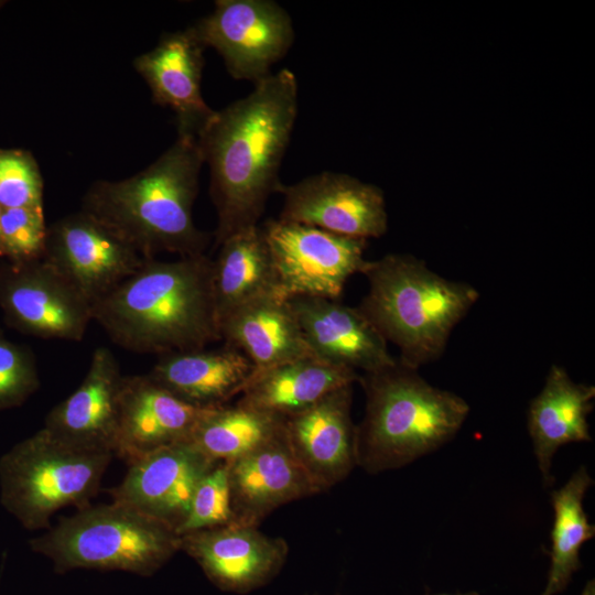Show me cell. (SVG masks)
<instances>
[{"instance_id":"6da1fadb","label":"cell","mask_w":595,"mask_h":595,"mask_svg":"<svg viewBox=\"0 0 595 595\" xmlns=\"http://www.w3.org/2000/svg\"><path fill=\"white\" fill-rule=\"evenodd\" d=\"M298 82L290 69L270 74L253 90L215 110L197 134L208 165L209 194L217 214L215 248L258 225L278 193L282 159L298 117Z\"/></svg>"},{"instance_id":"7a4b0ae2","label":"cell","mask_w":595,"mask_h":595,"mask_svg":"<svg viewBox=\"0 0 595 595\" xmlns=\"http://www.w3.org/2000/svg\"><path fill=\"white\" fill-rule=\"evenodd\" d=\"M213 260L148 258L139 270L91 305L118 346L159 356L221 340L213 292Z\"/></svg>"},{"instance_id":"3957f363","label":"cell","mask_w":595,"mask_h":595,"mask_svg":"<svg viewBox=\"0 0 595 595\" xmlns=\"http://www.w3.org/2000/svg\"><path fill=\"white\" fill-rule=\"evenodd\" d=\"M203 155L197 139L177 134L153 163L121 181H97L83 197V212L136 247L145 258L160 252L203 255L212 235L197 228L193 206Z\"/></svg>"},{"instance_id":"277c9868","label":"cell","mask_w":595,"mask_h":595,"mask_svg":"<svg viewBox=\"0 0 595 595\" xmlns=\"http://www.w3.org/2000/svg\"><path fill=\"white\" fill-rule=\"evenodd\" d=\"M361 273L368 292L358 310L398 347V360L414 369L442 356L452 331L479 299L473 285L439 275L412 255L367 260Z\"/></svg>"},{"instance_id":"5b68a950","label":"cell","mask_w":595,"mask_h":595,"mask_svg":"<svg viewBox=\"0 0 595 595\" xmlns=\"http://www.w3.org/2000/svg\"><path fill=\"white\" fill-rule=\"evenodd\" d=\"M358 382L366 409L356 425L357 466L369 474L405 466L440 448L457 434L469 412L463 398L430 385L398 358L360 375Z\"/></svg>"},{"instance_id":"8992f818","label":"cell","mask_w":595,"mask_h":595,"mask_svg":"<svg viewBox=\"0 0 595 595\" xmlns=\"http://www.w3.org/2000/svg\"><path fill=\"white\" fill-rule=\"evenodd\" d=\"M57 573L76 569L123 571L149 576L177 551L170 526L117 501L87 506L30 540Z\"/></svg>"},{"instance_id":"52a82bcc","label":"cell","mask_w":595,"mask_h":595,"mask_svg":"<svg viewBox=\"0 0 595 595\" xmlns=\"http://www.w3.org/2000/svg\"><path fill=\"white\" fill-rule=\"evenodd\" d=\"M112 457L64 444L42 428L0 458L1 504L25 529H48L60 509L89 506Z\"/></svg>"},{"instance_id":"ba28073f","label":"cell","mask_w":595,"mask_h":595,"mask_svg":"<svg viewBox=\"0 0 595 595\" xmlns=\"http://www.w3.org/2000/svg\"><path fill=\"white\" fill-rule=\"evenodd\" d=\"M260 226L283 300L298 296L339 300L348 279L361 273L366 264V239L279 218Z\"/></svg>"},{"instance_id":"9c48e42d","label":"cell","mask_w":595,"mask_h":595,"mask_svg":"<svg viewBox=\"0 0 595 595\" xmlns=\"http://www.w3.org/2000/svg\"><path fill=\"white\" fill-rule=\"evenodd\" d=\"M190 29L205 48L217 51L232 78L253 84L271 74L294 41L290 14L272 0H218Z\"/></svg>"},{"instance_id":"30bf717a","label":"cell","mask_w":595,"mask_h":595,"mask_svg":"<svg viewBox=\"0 0 595 595\" xmlns=\"http://www.w3.org/2000/svg\"><path fill=\"white\" fill-rule=\"evenodd\" d=\"M0 309L22 334L79 342L93 321L89 302L44 259L0 266Z\"/></svg>"},{"instance_id":"8fae6325","label":"cell","mask_w":595,"mask_h":595,"mask_svg":"<svg viewBox=\"0 0 595 595\" xmlns=\"http://www.w3.org/2000/svg\"><path fill=\"white\" fill-rule=\"evenodd\" d=\"M43 259L93 305L148 258L110 227L79 210L47 227Z\"/></svg>"},{"instance_id":"7c38bea8","label":"cell","mask_w":595,"mask_h":595,"mask_svg":"<svg viewBox=\"0 0 595 595\" xmlns=\"http://www.w3.org/2000/svg\"><path fill=\"white\" fill-rule=\"evenodd\" d=\"M278 193L284 198L281 220L366 240L387 232L383 192L351 175L325 171L282 184Z\"/></svg>"},{"instance_id":"4fadbf2b","label":"cell","mask_w":595,"mask_h":595,"mask_svg":"<svg viewBox=\"0 0 595 595\" xmlns=\"http://www.w3.org/2000/svg\"><path fill=\"white\" fill-rule=\"evenodd\" d=\"M216 464L191 442L175 443L128 463L126 476L109 493L112 501L156 519L176 532L187 516L198 483Z\"/></svg>"},{"instance_id":"5bb4252c","label":"cell","mask_w":595,"mask_h":595,"mask_svg":"<svg viewBox=\"0 0 595 595\" xmlns=\"http://www.w3.org/2000/svg\"><path fill=\"white\" fill-rule=\"evenodd\" d=\"M180 550L216 587L239 594L269 583L289 554L284 539L237 523L180 536Z\"/></svg>"},{"instance_id":"9a60e30c","label":"cell","mask_w":595,"mask_h":595,"mask_svg":"<svg viewBox=\"0 0 595 595\" xmlns=\"http://www.w3.org/2000/svg\"><path fill=\"white\" fill-rule=\"evenodd\" d=\"M353 385L335 389L284 419L289 443L317 493L345 479L357 466Z\"/></svg>"},{"instance_id":"2e32d148","label":"cell","mask_w":595,"mask_h":595,"mask_svg":"<svg viewBox=\"0 0 595 595\" xmlns=\"http://www.w3.org/2000/svg\"><path fill=\"white\" fill-rule=\"evenodd\" d=\"M226 465L232 523L258 527L280 506L318 494L292 451L285 428Z\"/></svg>"},{"instance_id":"e0dca14e","label":"cell","mask_w":595,"mask_h":595,"mask_svg":"<svg viewBox=\"0 0 595 595\" xmlns=\"http://www.w3.org/2000/svg\"><path fill=\"white\" fill-rule=\"evenodd\" d=\"M122 378L113 353L96 348L84 380L47 413L43 429L69 446L115 455Z\"/></svg>"},{"instance_id":"ac0fdd59","label":"cell","mask_w":595,"mask_h":595,"mask_svg":"<svg viewBox=\"0 0 595 595\" xmlns=\"http://www.w3.org/2000/svg\"><path fill=\"white\" fill-rule=\"evenodd\" d=\"M288 302L316 358L363 374L396 361L388 343L357 306L315 296H298Z\"/></svg>"},{"instance_id":"d6986e66","label":"cell","mask_w":595,"mask_h":595,"mask_svg":"<svg viewBox=\"0 0 595 595\" xmlns=\"http://www.w3.org/2000/svg\"><path fill=\"white\" fill-rule=\"evenodd\" d=\"M208 410L185 402L148 374L123 376L115 455L130 463L161 447L188 441Z\"/></svg>"},{"instance_id":"ffe728a7","label":"cell","mask_w":595,"mask_h":595,"mask_svg":"<svg viewBox=\"0 0 595 595\" xmlns=\"http://www.w3.org/2000/svg\"><path fill=\"white\" fill-rule=\"evenodd\" d=\"M204 50L187 28L164 34L154 48L133 62L153 100L174 112L177 134L197 138L215 112L202 96Z\"/></svg>"},{"instance_id":"44dd1931","label":"cell","mask_w":595,"mask_h":595,"mask_svg":"<svg viewBox=\"0 0 595 595\" xmlns=\"http://www.w3.org/2000/svg\"><path fill=\"white\" fill-rule=\"evenodd\" d=\"M253 372L241 351L224 345L161 355L148 375L185 402L213 409L241 393Z\"/></svg>"},{"instance_id":"7402d4cb","label":"cell","mask_w":595,"mask_h":595,"mask_svg":"<svg viewBox=\"0 0 595 595\" xmlns=\"http://www.w3.org/2000/svg\"><path fill=\"white\" fill-rule=\"evenodd\" d=\"M594 398V386L574 382L563 367L553 365L542 390L531 400L528 431L545 485L553 480L552 459L562 445L592 441L587 415Z\"/></svg>"},{"instance_id":"603a6c76","label":"cell","mask_w":595,"mask_h":595,"mask_svg":"<svg viewBox=\"0 0 595 595\" xmlns=\"http://www.w3.org/2000/svg\"><path fill=\"white\" fill-rule=\"evenodd\" d=\"M221 340L241 351L261 371L313 356L286 300L257 299L230 313L219 324Z\"/></svg>"},{"instance_id":"cb8c5ba5","label":"cell","mask_w":595,"mask_h":595,"mask_svg":"<svg viewBox=\"0 0 595 595\" xmlns=\"http://www.w3.org/2000/svg\"><path fill=\"white\" fill-rule=\"evenodd\" d=\"M359 377L355 370L306 356L255 371L239 400L285 419Z\"/></svg>"},{"instance_id":"d4e9b609","label":"cell","mask_w":595,"mask_h":595,"mask_svg":"<svg viewBox=\"0 0 595 595\" xmlns=\"http://www.w3.org/2000/svg\"><path fill=\"white\" fill-rule=\"evenodd\" d=\"M213 260V292L218 324L237 309L264 296H279L271 255L257 225L221 242Z\"/></svg>"},{"instance_id":"484cf974","label":"cell","mask_w":595,"mask_h":595,"mask_svg":"<svg viewBox=\"0 0 595 595\" xmlns=\"http://www.w3.org/2000/svg\"><path fill=\"white\" fill-rule=\"evenodd\" d=\"M284 429V418L249 405L209 409L188 442L217 463H229L248 454Z\"/></svg>"},{"instance_id":"4316f807","label":"cell","mask_w":595,"mask_h":595,"mask_svg":"<svg viewBox=\"0 0 595 595\" xmlns=\"http://www.w3.org/2000/svg\"><path fill=\"white\" fill-rule=\"evenodd\" d=\"M593 485L586 467L581 466L564 486L551 493L554 511L551 531V565L541 595L563 592L573 574L582 567L580 551L595 534L583 507L584 496Z\"/></svg>"},{"instance_id":"83f0119b","label":"cell","mask_w":595,"mask_h":595,"mask_svg":"<svg viewBox=\"0 0 595 595\" xmlns=\"http://www.w3.org/2000/svg\"><path fill=\"white\" fill-rule=\"evenodd\" d=\"M230 486L226 463H217L198 483L177 536L232 523Z\"/></svg>"},{"instance_id":"f1b7e54d","label":"cell","mask_w":595,"mask_h":595,"mask_svg":"<svg viewBox=\"0 0 595 595\" xmlns=\"http://www.w3.org/2000/svg\"><path fill=\"white\" fill-rule=\"evenodd\" d=\"M0 206L43 207V178L31 152L0 149Z\"/></svg>"},{"instance_id":"f546056e","label":"cell","mask_w":595,"mask_h":595,"mask_svg":"<svg viewBox=\"0 0 595 595\" xmlns=\"http://www.w3.org/2000/svg\"><path fill=\"white\" fill-rule=\"evenodd\" d=\"M47 226L43 207L3 209L1 242L3 257L9 262L22 263L44 258Z\"/></svg>"},{"instance_id":"4dcf8cb0","label":"cell","mask_w":595,"mask_h":595,"mask_svg":"<svg viewBox=\"0 0 595 595\" xmlns=\"http://www.w3.org/2000/svg\"><path fill=\"white\" fill-rule=\"evenodd\" d=\"M39 387L32 350L11 342L0 328V410L21 405Z\"/></svg>"},{"instance_id":"1f68e13d","label":"cell","mask_w":595,"mask_h":595,"mask_svg":"<svg viewBox=\"0 0 595 595\" xmlns=\"http://www.w3.org/2000/svg\"><path fill=\"white\" fill-rule=\"evenodd\" d=\"M583 595H595L594 582L589 581L583 592Z\"/></svg>"},{"instance_id":"d6a6232c","label":"cell","mask_w":595,"mask_h":595,"mask_svg":"<svg viewBox=\"0 0 595 595\" xmlns=\"http://www.w3.org/2000/svg\"><path fill=\"white\" fill-rule=\"evenodd\" d=\"M3 208L0 206V257H3L2 242H1V216Z\"/></svg>"},{"instance_id":"836d02e7","label":"cell","mask_w":595,"mask_h":595,"mask_svg":"<svg viewBox=\"0 0 595 595\" xmlns=\"http://www.w3.org/2000/svg\"><path fill=\"white\" fill-rule=\"evenodd\" d=\"M440 595H450V594H440ZM456 595H479L478 593L472 592L467 594H456Z\"/></svg>"},{"instance_id":"e575fe53","label":"cell","mask_w":595,"mask_h":595,"mask_svg":"<svg viewBox=\"0 0 595 595\" xmlns=\"http://www.w3.org/2000/svg\"><path fill=\"white\" fill-rule=\"evenodd\" d=\"M4 3L6 1H0V9L3 7Z\"/></svg>"}]
</instances>
